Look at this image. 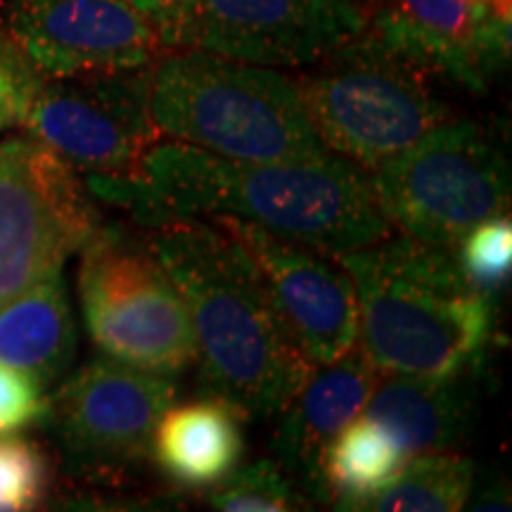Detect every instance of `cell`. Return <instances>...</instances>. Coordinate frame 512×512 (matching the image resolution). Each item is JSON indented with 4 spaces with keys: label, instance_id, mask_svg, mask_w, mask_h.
<instances>
[{
    "label": "cell",
    "instance_id": "obj_22",
    "mask_svg": "<svg viewBox=\"0 0 512 512\" xmlns=\"http://www.w3.org/2000/svg\"><path fill=\"white\" fill-rule=\"evenodd\" d=\"M458 266L479 292L496 297L510 280L512 268V223L505 216L479 223L460 240Z\"/></svg>",
    "mask_w": 512,
    "mask_h": 512
},
{
    "label": "cell",
    "instance_id": "obj_5",
    "mask_svg": "<svg viewBox=\"0 0 512 512\" xmlns=\"http://www.w3.org/2000/svg\"><path fill=\"white\" fill-rule=\"evenodd\" d=\"M297 83L320 143L366 171L453 119L451 107L427 86V74L368 31Z\"/></svg>",
    "mask_w": 512,
    "mask_h": 512
},
{
    "label": "cell",
    "instance_id": "obj_10",
    "mask_svg": "<svg viewBox=\"0 0 512 512\" xmlns=\"http://www.w3.org/2000/svg\"><path fill=\"white\" fill-rule=\"evenodd\" d=\"M19 126L86 176L126 174L164 138L147 67L43 79Z\"/></svg>",
    "mask_w": 512,
    "mask_h": 512
},
{
    "label": "cell",
    "instance_id": "obj_1",
    "mask_svg": "<svg viewBox=\"0 0 512 512\" xmlns=\"http://www.w3.org/2000/svg\"><path fill=\"white\" fill-rule=\"evenodd\" d=\"M86 178L93 195L145 226L233 216L328 256L394 235L368 171L335 152L306 162L245 164L159 140L126 174Z\"/></svg>",
    "mask_w": 512,
    "mask_h": 512
},
{
    "label": "cell",
    "instance_id": "obj_17",
    "mask_svg": "<svg viewBox=\"0 0 512 512\" xmlns=\"http://www.w3.org/2000/svg\"><path fill=\"white\" fill-rule=\"evenodd\" d=\"M76 356V325L62 271L0 306V363L55 387Z\"/></svg>",
    "mask_w": 512,
    "mask_h": 512
},
{
    "label": "cell",
    "instance_id": "obj_7",
    "mask_svg": "<svg viewBox=\"0 0 512 512\" xmlns=\"http://www.w3.org/2000/svg\"><path fill=\"white\" fill-rule=\"evenodd\" d=\"M81 252L83 320L102 356L164 377L197 361L188 309L145 235L98 228Z\"/></svg>",
    "mask_w": 512,
    "mask_h": 512
},
{
    "label": "cell",
    "instance_id": "obj_13",
    "mask_svg": "<svg viewBox=\"0 0 512 512\" xmlns=\"http://www.w3.org/2000/svg\"><path fill=\"white\" fill-rule=\"evenodd\" d=\"M363 12L384 48L470 91L508 62L510 0H366Z\"/></svg>",
    "mask_w": 512,
    "mask_h": 512
},
{
    "label": "cell",
    "instance_id": "obj_20",
    "mask_svg": "<svg viewBox=\"0 0 512 512\" xmlns=\"http://www.w3.org/2000/svg\"><path fill=\"white\" fill-rule=\"evenodd\" d=\"M475 465L456 453H418L408 458L392 482L370 496L361 510L456 512L470 503Z\"/></svg>",
    "mask_w": 512,
    "mask_h": 512
},
{
    "label": "cell",
    "instance_id": "obj_21",
    "mask_svg": "<svg viewBox=\"0 0 512 512\" xmlns=\"http://www.w3.org/2000/svg\"><path fill=\"white\" fill-rule=\"evenodd\" d=\"M211 508L228 512H290L306 508L285 467L275 460H259L233 470L211 494Z\"/></svg>",
    "mask_w": 512,
    "mask_h": 512
},
{
    "label": "cell",
    "instance_id": "obj_23",
    "mask_svg": "<svg viewBox=\"0 0 512 512\" xmlns=\"http://www.w3.org/2000/svg\"><path fill=\"white\" fill-rule=\"evenodd\" d=\"M48 489V463L27 439H0V510H34Z\"/></svg>",
    "mask_w": 512,
    "mask_h": 512
},
{
    "label": "cell",
    "instance_id": "obj_25",
    "mask_svg": "<svg viewBox=\"0 0 512 512\" xmlns=\"http://www.w3.org/2000/svg\"><path fill=\"white\" fill-rule=\"evenodd\" d=\"M46 406L48 399L34 377L0 363V439L41 422Z\"/></svg>",
    "mask_w": 512,
    "mask_h": 512
},
{
    "label": "cell",
    "instance_id": "obj_4",
    "mask_svg": "<svg viewBox=\"0 0 512 512\" xmlns=\"http://www.w3.org/2000/svg\"><path fill=\"white\" fill-rule=\"evenodd\" d=\"M150 110L162 136L233 162L290 164L330 155L299 83L275 67L197 48L147 67Z\"/></svg>",
    "mask_w": 512,
    "mask_h": 512
},
{
    "label": "cell",
    "instance_id": "obj_14",
    "mask_svg": "<svg viewBox=\"0 0 512 512\" xmlns=\"http://www.w3.org/2000/svg\"><path fill=\"white\" fill-rule=\"evenodd\" d=\"M264 275L294 339L316 366H328L358 344L356 287L335 256L280 238L256 223L216 216Z\"/></svg>",
    "mask_w": 512,
    "mask_h": 512
},
{
    "label": "cell",
    "instance_id": "obj_15",
    "mask_svg": "<svg viewBox=\"0 0 512 512\" xmlns=\"http://www.w3.org/2000/svg\"><path fill=\"white\" fill-rule=\"evenodd\" d=\"M380 370L356 347L323 366L287 403L275 434V456L290 477H297L313 496L325 501L323 456L330 441L363 413Z\"/></svg>",
    "mask_w": 512,
    "mask_h": 512
},
{
    "label": "cell",
    "instance_id": "obj_24",
    "mask_svg": "<svg viewBox=\"0 0 512 512\" xmlns=\"http://www.w3.org/2000/svg\"><path fill=\"white\" fill-rule=\"evenodd\" d=\"M43 76L0 29V133L22 124Z\"/></svg>",
    "mask_w": 512,
    "mask_h": 512
},
{
    "label": "cell",
    "instance_id": "obj_16",
    "mask_svg": "<svg viewBox=\"0 0 512 512\" xmlns=\"http://www.w3.org/2000/svg\"><path fill=\"white\" fill-rule=\"evenodd\" d=\"M366 418L380 422L408 458L446 451L472 425L475 401L460 377H420L382 373L363 406Z\"/></svg>",
    "mask_w": 512,
    "mask_h": 512
},
{
    "label": "cell",
    "instance_id": "obj_9",
    "mask_svg": "<svg viewBox=\"0 0 512 512\" xmlns=\"http://www.w3.org/2000/svg\"><path fill=\"white\" fill-rule=\"evenodd\" d=\"M98 228L72 166L29 136L0 143V306L60 273Z\"/></svg>",
    "mask_w": 512,
    "mask_h": 512
},
{
    "label": "cell",
    "instance_id": "obj_12",
    "mask_svg": "<svg viewBox=\"0 0 512 512\" xmlns=\"http://www.w3.org/2000/svg\"><path fill=\"white\" fill-rule=\"evenodd\" d=\"M3 22L43 79L143 69L164 55L131 0H3Z\"/></svg>",
    "mask_w": 512,
    "mask_h": 512
},
{
    "label": "cell",
    "instance_id": "obj_8",
    "mask_svg": "<svg viewBox=\"0 0 512 512\" xmlns=\"http://www.w3.org/2000/svg\"><path fill=\"white\" fill-rule=\"evenodd\" d=\"M174 399L171 377L100 356L57 387L43 422L69 475L119 482L152 458L157 422Z\"/></svg>",
    "mask_w": 512,
    "mask_h": 512
},
{
    "label": "cell",
    "instance_id": "obj_26",
    "mask_svg": "<svg viewBox=\"0 0 512 512\" xmlns=\"http://www.w3.org/2000/svg\"><path fill=\"white\" fill-rule=\"evenodd\" d=\"M131 3L136 5V8L150 19L152 27L157 29L164 53L176 50L185 15H188L192 0H131Z\"/></svg>",
    "mask_w": 512,
    "mask_h": 512
},
{
    "label": "cell",
    "instance_id": "obj_11",
    "mask_svg": "<svg viewBox=\"0 0 512 512\" xmlns=\"http://www.w3.org/2000/svg\"><path fill=\"white\" fill-rule=\"evenodd\" d=\"M366 31L361 0H192L178 48L264 67H313Z\"/></svg>",
    "mask_w": 512,
    "mask_h": 512
},
{
    "label": "cell",
    "instance_id": "obj_27",
    "mask_svg": "<svg viewBox=\"0 0 512 512\" xmlns=\"http://www.w3.org/2000/svg\"><path fill=\"white\" fill-rule=\"evenodd\" d=\"M470 510H510V496L508 486L496 484L491 489H486L472 501Z\"/></svg>",
    "mask_w": 512,
    "mask_h": 512
},
{
    "label": "cell",
    "instance_id": "obj_2",
    "mask_svg": "<svg viewBox=\"0 0 512 512\" xmlns=\"http://www.w3.org/2000/svg\"><path fill=\"white\" fill-rule=\"evenodd\" d=\"M145 238L188 309L204 392L240 415L283 413L316 363L294 339L247 249L200 219L164 221Z\"/></svg>",
    "mask_w": 512,
    "mask_h": 512
},
{
    "label": "cell",
    "instance_id": "obj_6",
    "mask_svg": "<svg viewBox=\"0 0 512 512\" xmlns=\"http://www.w3.org/2000/svg\"><path fill=\"white\" fill-rule=\"evenodd\" d=\"M368 176L394 233L446 252L479 223L510 209L508 159L472 121L432 128Z\"/></svg>",
    "mask_w": 512,
    "mask_h": 512
},
{
    "label": "cell",
    "instance_id": "obj_18",
    "mask_svg": "<svg viewBox=\"0 0 512 512\" xmlns=\"http://www.w3.org/2000/svg\"><path fill=\"white\" fill-rule=\"evenodd\" d=\"M238 411L209 396L169 406L152 437V458L183 486H216L235 470L242 456Z\"/></svg>",
    "mask_w": 512,
    "mask_h": 512
},
{
    "label": "cell",
    "instance_id": "obj_19",
    "mask_svg": "<svg viewBox=\"0 0 512 512\" xmlns=\"http://www.w3.org/2000/svg\"><path fill=\"white\" fill-rule=\"evenodd\" d=\"M406 453L380 422L351 420L323 456L325 501L337 510H361V505L392 482Z\"/></svg>",
    "mask_w": 512,
    "mask_h": 512
},
{
    "label": "cell",
    "instance_id": "obj_3",
    "mask_svg": "<svg viewBox=\"0 0 512 512\" xmlns=\"http://www.w3.org/2000/svg\"><path fill=\"white\" fill-rule=\"evenodd\" d=\"M335 259L356 287L358 347L380 373L465 377L482 363L494 309L451 252L389 235Z\"/></svg>",
    "mask_w": 512,
    "mask_h": 512
}]
</instances>
